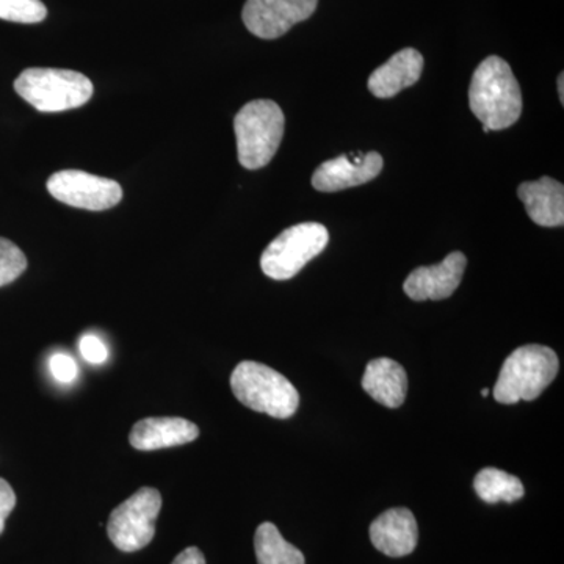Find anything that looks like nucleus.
Here are the masks:
<instances>
[{
  "mask_svg": "<svg viewBox=\"0 0 564 564\" xmlns=\"http://www.w3.org/2000/svg\"><path fill=\"white\" fill-rule=\"evenodd\" d=\"M329 242V232L321 223H300L282 231L262 252L261 267L267 276L288 281L296 276Z\"/></svg>",
  "mask_w": 564,
  "mask_h": 564,
  "instance_id": "423d86ee",
  "label": "nucleus"
},
{
  "mask_svg": "<svg viewBox=\"0 0 564 564\" xmlns=\"http://www.w3.org/2000/svg\"><path fill=\"white\" fill-rule=\"evenodd\" d=\"M423 57L421 52L406 47L392 55L369 77V91L375 98L389 99L399 95L404 88L413 87L421 79Z\"/></svg>",
  "mask_w": 564,
  "mask_h": 564,
  "instance_id": "4468645a",
  "label": "nucleus"
},
{
  "mask_svg": "<svg viewBox=\"0 0 564 564\" xmlns=\"http://www.w3.org/2000/svg\"><path fill=\"white\" fill-rule=\"evenodd\" d=\"M28 269V258L9 239L0 237V288L17 281Z\"/></svg>",
  "mask_w": 564,
  "mask_h": 564,
  "instance_id": "aec40b11",
  "label": "nucleus"
},
{
  "mask_svg": "<svg viewBox=\"0 0 564 564\" xmlns=\"http://www.w3.org/2000/svg\"><path fill=\"white\" fill-rule=\"evenodd\" d=\"M558 356L544 345H524L505 359L494 399L502 404L532 402L555 380Z\"/></svg>",
  "mask_w": 564,
  "mask_h": 564,
  "instance_id": "f03ea898",
  "label": "nucleus"
},
{
  "mask_svg": "<svg viewBox=\"0 0 564 564\" xmlns=\"http://www.w3.org/2000/svg\"><path fill=\"white\" fill-rule=\"evenodd\" d=\"M469 106L486 133L511 128L521 118V87L503 58L491 55L475 69L469 87Z\"/></svg>",
  "mask_w": 564,
  "mask_h": 564,
  "instance_id": "f257e3e1",
  "label": "nucleus"
},
{
  "mask_svg": "<svg viewBox=\"0 0 564 564\" xmlns=\"http://www.w3.org/2000/svg\"><path fill=\"white\" fill-rule=\"evenodd\" d=\"M82 358L90 364H104L109 358V348L95 334H85L79 343Z\"/></svg>",
  "mask_w": 564,
  "mask_h": 564,
  "instance_id": "4be33fe9",
  "label": "nucleus"
},
{
  "mask_svg": "<svg viewBox=\"0 0 564 564\" xmlns=\"http://www.w3.org/2000/svg\"><path fill=\"white\" fill-rule=\"evenodd\" d=\"M284 124L281 107L270 99H256L242 107L234 120L240 165L247 170L269 165L280 150Z\"/></svg>",
  "mask_w": 564,
  "mask_h": 564,
  "instance_id": "7ed1b4c3",
  "label": "nucleus"
},
{
  "mask_svg": "<svg viewBox=\"0 0 564 564\" xmlns=\"http://www.w3.org/2000/svg\"><path fill=\"white\" fill-rule=\"evenodd\" d=\"M474 489L484 502L513 503L524 497V485L514 475L503 473L496 467H485L474 480Z\"/></svg>",
  "mask_w": 564,
  "mask_h": 564,
  "instance_id": "a211bd4d",
  "label": "nucleus"
},
{
  "mask_svg": "<svg viewBox=\"0 0 564 564\" xmlns=\"http://www.w3.org/2000/svg\"><path fill=\"white\" fill-rule=\"evenodd\" d=\"M231 389L245 406L274 419H289L299 410L300 393L295 386L272 367L243 361L234 369Z\"/></svg>",
  "mask_w": 564,
  "mask_h": 564,
  "instance_id": "20e7f679",
  "label": "nucleus"
},
{
  "mask_svg": "<svg viewBox=\"0 0 564 564\" xmlns=\"http://www.w3.org/2000/svg\"><path fill=\"white\" fill-rule=\"evenodd\" d=\"M362 389L386 408L402 406L408 393L406 370L393 359H373L364 372Z\"/></svg>",
  "mask_w": 564,
  "mask_h": 564,
  "instance_id": "dca6fc26",
  "label": "nucleus"
},
{
  "mask_svg": "<svg viewBox=\"0 0 564 564\" xmlns=\"http://www.w3.org/2000/svg\"><path fill=\"white\" fill-rule=\"evenodd\" d=\"M518 196L524 204L532 221L543 228H558L564 223V187L552 177L524 182L519 185Z\"/></svg>",
  "mask_w": 564,
  "mask_h": 564,
  "instance_id": "2eb2a0df",
  "label": "nucleus"
},
{
  "mask_svg": "<svg viewBox=\"0 0 564 564\" xmlns=\"http://www.w3.org/2000/svg\"><path fill=\"white\" fill-rule=\"evenodd\" d=\"M46 17L47 9L41 0H0V20L36 24Z\"/></svg>",
  "mask_w": 564,
  "mask_h": 564,
  "instance_id": "6ab92c4d",
  "label": "nucleus"
},
{
  "mask_svg": "<svg viewBox=\"0 0 564 564\" xmlns=\"http://www.w3.org/2000/svg\"><path fill=\"white\" fill-rule=\"evenodd\" d=\"M17 507V494L11 488L9 481L0 478V534L6 530L7 518Z\"/></svg>",
  "mask_w": 564,
  "mask_h": 564,
  "instance_id": "5701e85b",
  "label": "nucleus"
},
{
  "mask_svg": "<svg viewBox=\"0 0 564 564\" xmlns=\"http://www.w3.org/2000/svg\"><path fill=\"white\" fill-rule=\"evenodd\" d=\"M47 191L57 202L85 210H107L118 206L122 188L117 181L79 170H63L47 180Z\"/></svg>",
  "mask_w": 564,
  "mask_h": 564,
  "instance_id": "6e6552de",
  "label": "nucleus"
},
{
  "mask_svg": "<svg viewBox=\"0 0 564 564\" xmlns=\"http://www.w3.org/2000/svg\"><path fill=\"white\" fill-rule=\"evenodd\" d=\"M558 93H560V101H562V106L564 104V74H560L558 77Z\"/></svg>",
  "mask_w": 564,
  "mask_h": 564,
  "instance_id": "393cba45",
  "label": "nucleus"
},
{
  "mask_svg": "<svg viewBox=\"0 0 564 564\" xmlns=\"http://www.w3.org/2000/svg\"><path fill=\"white\" fill-rule=\"evenodd\" d=\"M162 510L158 489L141 488L111 511L107 534L118 551L132 554L147 547L155 536V519Z\"/></svg>",
  "mask_w": 564,
  "mask_h": 564,
  "instance_id": "0eeeda50",
  "label": "nucleus"
},
{
  "mask_svg": "<svg viewBox=\"0 0 564 564\" xmlns=\"http://www.w3.org/2000/svg\"><path fill=\"white\" fill-rule=\"evenodd\" d=\"M172 564H206V558L198 547H187L174 558Z\"/></svg>",
  "mask_w": 564,
  "mask_h": 564,
  "instance_id": "b1692460",
  "label": "nucleus"
},
{
  "mask_svg": "<svg viewBox=\"0 0 564 564\" xmlns=\"http://www.w3.org/2000/svg\"><path fill=\"white\" fill-rule=\"evenodd\" d=\"M14 90L43 113L79 109L90 101L95 88L84 74L70 69L29 68L14 80Z\"/></svg>",
  "mask_w": 564,
  "mask_h": 564,
  "instance_id": "39448f33",
  "label": "nucleus"
},
{
  "mask_svg": "<svg viewBox=\"0 0 564 564\" xmlns=\"http://www.w3.org/2000/svg\"><path fill=\"white\" fill-rule=\"evenodd\" d=\"M254 549L258 564H306L303 552L288 543L272 522L258 527Z\"/></svg>",
  "mask_w": 564,
  "mask_h": 564,
  "instance_id": "f3484780",
  "label": "nucleus"
},
{
  "mask_svg": "<svg viewBox=\"0 0 564 564\" xmlns=\"http://www.w3.org/2000/svg\"><path fill=\"white\" fill-rule=\"evenodd\" d=\"M369 533L375 547L392 558L413 554L417 547V521L408 508L384 511L375 519Z\"/></svg>",
  "mask_w": 564,
  "mask_h": 564,
  "instance_id": "f8f14e48",
  "label": "nucleus"
},
{
  "mask_svg": "<svg viewBox=\"0 0 564 564\" xmlns=\"http://www.w3.org/2000/svg\"><path fill=\"white\" fill-rule=\"evenodd\" d=\"M198 436V426L185 419L148 417L133 425L129 441L137 451L152 452L193 443Z\"/></svg>",
  "mask_w": 564,
  "mask_h": 564,
  "instance_id": "ddd939ff",
  "label": "nucleus"
},
{
  "mask_svg": "<svg viewBox=\"0 0 564 564\" xmlns=\"http://www.w3.org/2000/svg\"><path fill=\"white\" fill-rule=\"evenodd\" d=\"M380 152H351L323 162L313 176V187L323 193L345 191L373 181L383 170Z\"/></svg>",
  "mask_w": 564,
  "mask_h": 564,
  "instance_id": "9d476101",
  "label": "nucleus"
},
{
  "mask_svg": "<svg viewBox=\"0 0 564 564\" xmlns=\"http://www.w3.org/2000/svg\"><path fill=\"white\" fill-rule=\"evenodd\" d=\"M467 259L463 252L454 251L436 265L419 267L403 284V291L414 302H440L454 295L462 284Z\"/></svg>",
  "mask_w": 564,
  "mask_h": 564,
  "instance_id": "9b49d317",
  "label": "nucleus"
},
{
  "mask_svg": "<svg viewBox=\"0 0 564 564\" xmlns=\"http://www.w3.org/2000/svg\"><path fill=\"white\" fill-rule=\"evenodd\" d=\"M50 369L55 380L65 384L73 383L79 375V367H77L76 361L65 352H57V355L52 356Z\"/></svg>",
  "mask_w": 564,
  "mask_h": 564,
  "instance_id": "412c9836",
  "label": "nucleus"
},
{
  "mask_svg": "<svg viewBox=\"0 0 564 564\" xmlns=\"http://www.w3.org/2000/svg\"><path fill=\"white\" fill-rule=\"evenodd\" d=\"M489 393H491V392H489V389H484V391H481V395H484V397H488Z\"/></svg>",
  "mask_w": 564,
  "mask_h": 564,
  "instance_id": "a878e982",
  "label": "nucleus"
},
{
  "mask_svg": "<svg viewBox=\"0 0 564 564\" xmlns=\"http://www.w3.org/2000/svg\"><path fill=\"white\" fill-rule=\"evenodd\" d=\"M318 0H247L242 20L252 35L276 40L313 17Z\"/></svg>",
  "mask_w": 564,
  "mask_h": 564,
  "instance_id": "1a4fd4ad",
  "label": "nucleus"
}]
</instances>
